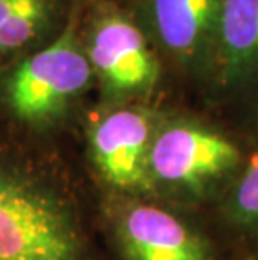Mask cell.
<instances>
[{
    "instance_id": "obj_11",
    "label": "cell",
    "mask_w": 258,
    "mask_h": 260,
    "mask_svg": "<svg viewBox=\"0 0 258 260\" xmlns=\"http://www.w3.org/2000/svg\"><path fill=\"white\" fill-rule=\"evenodd\" d=\"M94 2H104V4H106V0H94Z\"/></svg>"
},
{
    "instance_id": "obj_1",
    "label": "cell",
    "mask_w": 258,
    "mask_h": 260,
    "mask_svg": "<svg viewBox=\"0 0 258 260\" xmlns=\"http://www.w3.org/2000/svg\"><path fill=\"white\" fill-rule=\"evenodd\" d=\"M241 156L243 148L215 126L161 113L148 158L151 198L190 207L222 197Z\"/></svg>"
},
{
    "instance_id": "obj_8",
    "label": "cell",
    "mask_w": 258,
    "mask_h": 260,
    "mask_svg": "<svg viewBox=\"0 0 258 260\" xmlns=\"http://www.w3.org/2000/svg\"><path fill=\"white\" fill-rule=\"evenodd\" d=\"M206 87L215 101L258 98V0H222Z\"/></svg>"
},
{
    "instance_id": "obj_6",
    "label": "cell",
    "mask_w": 258,
    "mask_h": 260,
    "mask_svg": "<svg viewBox=\"0 0 258 260\" xmlns=\"http://www.w3.org/2000/svg\"><path fill=\"white\" fill-rule=\"evenodd\" d=\"M109 220L123 260H216L200 230L150 198L118 195Z\"/></svg>"
},
{
    "instance_id": "obj_7",
    "label": "cell",
    "mask_w": 258,
    "mask_h": 260,
    "mask_svg": "<svg viewBox=\"0 0 258 260\" xmlns=\"http://www.w3.org/2000/svg\"><path fill=\"white\" fill-rule=\"evenodd\" d=\"M222 0H139L138 22L156 51L208 84Z\"/></svg>"
},
{
    "instance_id": "obj_5",
    "label": "cell",
    "mask_w": 258,
    "mask_h": 260,
    "mask_svg": "<svg viewBox=\"0 0 258 260\" xmlns=\"http://www.w3.org/2000/svg\"><path fill=\"white\" fill-rule=\"evenodd\" d=\"M161 113L142 103L106 106L87 126V149L101 180L119 197L150 198L148 158Z\"/></svg>"
},
{
    "instance_id": "obj_3",
    "label": "cell",
    "mask_w": 258,
    "mask_h": 260,
    "mask_svg": "<svg viewBox=\"0 0 258 260\" xmlns=\"http://www.w3.org/2000/svg\"><path fill=\"white\" fill-rule=\"evenodd\" d=\"M0 260H91L78 218L39 181L0 165Z\"/></svg>"
},
{
    "instance_id": "obj_2",
    "label": "cell",
    "mask_w": 258,
    "mask_h": 260,
    "mask_svg": "<svg viewBox=\"0 0 258 260\" xmlns=\"http://www.w3.org/2000/svg\"><path fill=\"white\" fill-rule=\"evenodd\" d=\"M94 81L76 15L46 46L14 62L0 76V104L15 121L42 129L74 109Z\"/></svg>"
},
{
    "instance_id": "obj_4",
    "label": "cell",
    "mask_w": 258,
    "mask_h": 260,
    "mask_svg": "<svg viewBox=\"0 0 258 260\" xmlns=\"http://www.w3.org/2000/svg\"><path fill=\"white\" fill-rule=\"evenodd\" d=\"M82 42L106 106L139 103L155 91L161 66L138 19L106 2L89 20Z\"/></svg>"
},
{
    "instance_id": "obj_9",
    "label": "cell",
    "mask_w": 258,
    "mask_h": 260,
    "mask_svg": "<svg viewBox=\"0 0 258 260\" xmlns=\"http://www.w3.org/2000/svg\"><path fill=\"white\" fill-rule=\"evenodd\" d=\"M56 0H0V60H17L56 29Z\"/></svg>"
},
{
    "instance_id": "obj_10",
    "label": "cell",
    "mask_w": 258,
    "mask_h": 260,
    "mask_svg": "<svg viewBox=\"0 0 258 260\" xmlns=\"http://www.w3.org/2000/svg\"><path fill=\"white\" fill-rule=\"evenodd\" d=\"M225 225L258 250V133L243 148V156L232 183L219 197Z\"/></svg>"
}]
</instances>
